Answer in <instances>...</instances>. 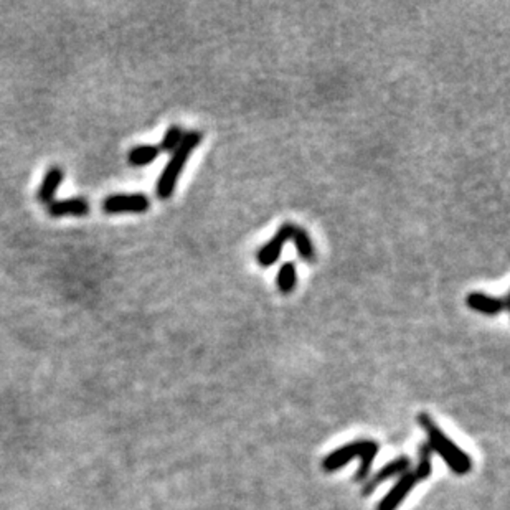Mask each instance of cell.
<instances>
[{"mask_svg":"<svg viewBox=\"0 0 510 510\" xmlns=\"http://www.w3.org/2000/svg\"><path fill=\"white\" fill-rule=\"evenodd\" d=\"M380 451L377 441L373 440H357L342 446V448L334 449L331 454H327L322 461V469L326 472H335L347 466L352 459H360V467H358L355 480L357 482H365L370 478L373 459Z\"/></svg>","mask_w":510,"mask_h":510,"instance_id":"2","label":"cell"},{"mask_svg":"<svg viewBox=\"0 0 510 510\" xmlns=\"http://www.w3.org/2000/svg\"><path fill=\"white\" fill-rule=\"evenodd\" d=\"M63 179H65V170L61 167L53 166L46 170V174L43 177V182H41L39 193H37V198H39L40 204L50 205L53 202L55 193H57L58 187H60Z\"/></svg>","mask_w":510,"mask_h":510,"instance_id":"10","label":"cell"},{"mask_svg":"<svg viewBox=\"0 0 510 510\" xmlns=\"http://www.w3.org/2000/svg\"><path fill=\"white\" fill-rule=\"evenodd\" d=\"M433 472V451L428 444H421L418 449V464L413 469H408L398 478L395 486L390 489L389 494L382 499L377 510H396L402 502L410 496L413 487L421 480H426Z\"/></svg>","mask_w":510,"mask_h":510,"instance_id":"3","label":"cell"},{"mask_svg":"<svg viewBox=\"0 0 510 510\" xmlns=\"http://www.w3.org/2000/svg\"><path fill=\"white\" fill-rule=\"evenodd\" d=\"M202 139H204V133H200V130H188V133H185L182 142L174 150L172 159L164 167L162 174H160L157 180L155 192H157V197L160 200H167V198L172 197V193H174L177 187V182H179V177L182 175V170L187 166L188 157L197 149V146L200 144Z\"/></svg>","mask_w":510,"mask_h":510,"instance_id":"4","label":"cell"},{"mask_svg":"<svg viewBox=\"0 0 510 510\" xmlns=\"http://www.w3.org/2000/svg\"><path fill=\"white\" fill-rule=\"evenodd\" d=\"M185 133L180 126H170V128H167L166 134L162 137V142L159 144L160 153H174L177 147L180 146V142H182Z\"/></svg>","mask_w":510,"mask_h":510,"instance_id":"14","label":"cell"},{"mask_svg":"<svg viewBox=\"0 0 510 510\" xmlns=\"http://www.w3.org/2000/svg\"><path fill=\"white\" fill-rule=\"evenodd\" d=\"M294 228H296L294 223H291V222L282 223L281 228L276 231V235L273 236V238L269 239L263 248H259L258 253H256V261H258L259 266L269 268L271 264H275L276 261L279 259L284 244L293 238Z\"/></svg>","mask_w":510,"mask_h":510,"instance_id":"6","label":"cell"},{"mask_svg":"<svg viewBox=\"0 0 510 510\" xmlns=\"http://www.w3.org/2000/svg\"><path fill=\"white\" fill-rule=\"evenodd\" d=\"M294 246H296V251L299 255V258L302 261H306L307 264H313L315 263V246L313 243V238H311L309 233L301 226H296L294 228L293 238Z\"/></svg>","mask_w":510,"mask_h":510,"instance_id":"11","label":"cell"},{"mask_svg":"<svg viewBox=\"0 0 510 510\" xmlns=\"http://www.w3.org/2000/svg\"><path fill=\"white\" fill-rule=\"evenodd\" d=\"M276 284H277V289H279L282 294H291L294 291V288H296L297 269L293 261H288V263L281 264L279 273H277Z\"/></svg>","mask_w":510,"mask_h":510,"instance_id":"13","label":"cell"},{"mask_svg":"<svg viewBox=\"0 0 510 510\" xmlns=\"http://www.w3.org/2000/svg\"><path fill=\"white\" fill-rule=\"evenodd\" d=\"M150 200L146 193H117L104 198L103 210L106 213H144Z\"/></svg>","mask_w":510,"mask_h":510,"instance_id":"5","label":"cell"},{"mask_svg":"<svg viewBox=\"0 0 510 510\" xmlns=\"http://www.w3.org/2000/svg\"><path fill=\"white\" fill-rule=\"evenodd\" d=\"M160 149L159 146L153 144H144V146H136L129 150L128 160L133 167H146L149 164H153L155 159L159 157Z\"/></svg>","mask_w":510,"mask_h":510,"instance_id":"12","label":"cell"},{"mask_svg":"<svg viewBox=\"0 0 510 510\" xmlns=\"http://www.w3.org/2000/svg\"><path fill=\"white\" fill-rule=\"evenodd\" d=\"M420 426L424 429L428 436V446L431 448L433 453L440 454L446 466L449 467L454 474L466 475L472 471V459L469 454H466L459 446L454 444L453 441L442 433V429L438 426L436 421L433 420L431 415L428 413H420L418 415Z\"/></svg>","mask_w":510,"mask_h":510,"instance_id":"1","label":"cell"},{"mask_svg":"<svg viewBox=\"0 0 510 510\" xmlns=\"http://www.w3.org/2000/svg\"><path fill=\"white\" fill-rule=\"evenodd\" d=\"M91 205L83 197H70L65 200H53L48 205V213L55 218L61 217H86L90 213Z\"/></svg>","mask_w":510,"mask_h":510,"instance_id":"9","label":"cell"},{"mask_svg":"<svg viewBox=\"0 0 510 510\" xmlns=\"http://www.w3.org/2000/svg\"><path fill=\"white\" fill-rule=\"evenodd\" d=\"M411 466V459L408 456H400L396 459H391L390 462H386L385 466L382 467L377 474L370 475L369 479L364 482V489H362V494L364 496H370L373 494V491L377 489L380 484L385 482V480H390L393 478H400V475L404 474Z\"/></svg>","mask_w":510,"mask_h":510,"instance_id":"7","label":"cell"},{"mask_svg":"<svg viewBox=\"0 0 510 510\" xmlns=\"http://www.w3.org/2000/svg\"><path fill=\"white\" fill-rule=\"evenodd\" d=\"M466 304L469 309L475 311V313L479 314L497 315L505 311V307H507V299L494 297L489 296V294L479 293V291H474V293H469L466 296Z\"/></svg>","mask_w":510,"mask_h":510,"instance_id":"8","label":"cell"}]
</instances>
